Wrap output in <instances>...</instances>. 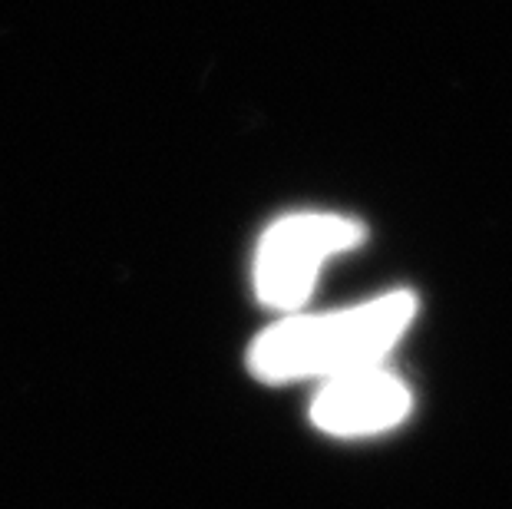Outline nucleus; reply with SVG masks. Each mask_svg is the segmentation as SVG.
<instances>
[{
	"mask_svg": "<svg viewBox=\"0 0 512 509\" xmlns=\"http://www.w3.org/2000/svg\"><path fill=\"white\" fill-rule=\"evenodd\" d=\"M417 314V295L390 291L367 305L288 318L258 334L248 367L261 381H301V377H341L364 367H380Z\"/></svg>",
	"mask_w": 512,
	"mask_h": 509,
	"instance_id": "nucleus-1",
	"label": "nucleus"
},
{
	"mask_svg": "<svg viewBox=\"0 0 512 509\" xmlns=\"http://www.w3.org/2000/svg\"><path fill=\"white\" fill-rule=\"evenodd\" d=\"M364 225L331 212H298L261 235L255 291L268 308L294 311L314 291L324 262L364 242Z\"/></svg>",
	"mask_w": 512,
	"mask_h": 509,
	"instance_id": "nucleus-2",
	"label": "nucleus"
},
{
	"mask_svg": "<svg viewBox=\"0 0 512 509\" xmlns=\"http://www.w3.org/2000/svg\"><path fill=\"white\" fill-rule=\"evenodd\" d=\"M410 387L384 367H364L331 377L314 397L311 420L337 437H367L403 424L410 417Z\"/></svg>",
	"mask_w": 512,
	"mask_h": 509,
	"instance_id": "nucleus-3",
	"label": "nucleus"
}]
</instances>
